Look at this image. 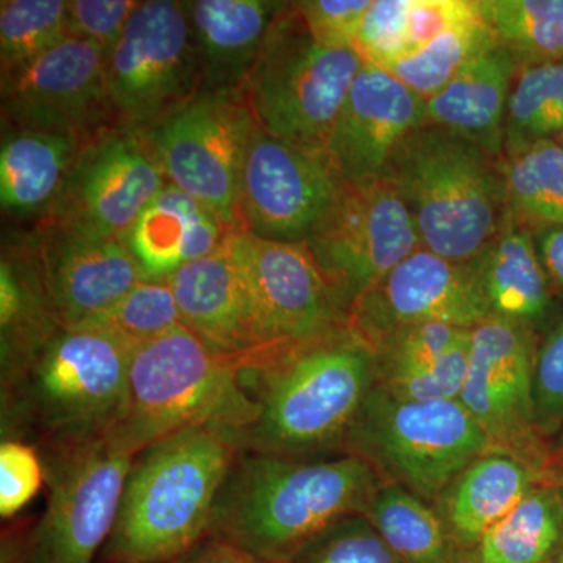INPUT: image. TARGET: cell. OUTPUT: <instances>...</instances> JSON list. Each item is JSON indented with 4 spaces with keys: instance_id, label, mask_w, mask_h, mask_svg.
<instances>
[{
    "instance_id": "42",
    "label": "cell",
    "mask_w": 563,
    "mask_h": 563,
    "mask_svg": "<svg viewBox=\"0 0 563 563\" xmlns=\"http://www.w3.org/2000/svg\"><path fill=\"white\" fill-rule=\"evenodd\" d=\"M46 483L38 446L21 440L0 443V515L16 517Z\"/></svg>"
},
{
    "instance_id": "21",
    "label": "cell",
    "mask_w": 563,
    "mask_h": 563,
    "mask_svg": "<svg viewBox=\"0 0 563 563\" xmlns=\"http://www.w3.org/2000/svg\"><path fill=\"white\" fill-rule=\"evenodd\" d=\"M180 324L225 354L265 351L254 301L229 235L217 251L169 277Z\"/></svg>"
},
{
    "instance_id": "9",
    "label": "cell",
    "mask_w": 563,
    "mask_h": 563,
    "mask_svg": "<svg viewBox=\"0 0 563 563\" xmlns=\"http://www.w3.org/2000/svg\"><path fill=\"white\" fill-rule=\"evenodd\" d=\"M114 124L146 131L203 91L187 2H140L106 58Z\"/></svg>"
},
{
    "instance_id": "45",
    "label": "cell",
    "mask_w": 563,
    "mask_h": 563,
    "mask_svg": "<svg viewBox=\"0 0 563 563\" xmlns=\"http://www.w3.org/2000/svg\"><path fill=\"white\" fill-rule=\"evenodd\" d=\"M476 14L474 0H412L409 14L410 55L422 49L440 33Z\"/></svg>"
},
{
    "instance_id": "48",
    "label": "cell",
    "mask_w": 563,
    "mask_h": 563,
    "mask_svg": "<svg viewBox=\"0 0 563 563\" xmlns=\"http://www.w3.org/2000/svg\"><path fill=\"white\" fill-rule=\"evenodd\" d=\"M25 525H14L2 533L0 563H25L24 553Z\"/></svg>"
},
{
    "instance_id": "27",
    "label": "cell",
    "mask_w": 563,
    "mask_h": 563,
    "mask_svg": "<svg viewBox=\"0 0 563 563\" xmlns=\"http://www.w3.org/2000/svg\"><path fill=\"white\" fill-rule=\"evenodd\" d=\"M84 141L57 132L10 131L0 151V201L3 210H51Z\"/></svg>"
},
{
    "instance_id": "49",
    "label": "cell",
    "mask_w": 563,
    "mask_h": 563,
    "mask_svg": "<svg viewBox=\"0 0 563 563\" xmlns=\"http://www.w3.org/2000/svg\"><path fill=\"white\" fill-rule=\"evenodd\" d=\"M563 132V96L543 114L532 133V143L543 139H554Z\"/></svg>"
},
{
    "instance_id": "23",
    "label": "cell",
    "mask_w": 563,
    "mask_h": 563,
    "mask_svg": "<svg viewBox=\"0 0 563 563\" xmlns=\"http://www.w3.org/2000/svg\"><path fill=\"white\" fill-rule=\"evenodd\" d=\"M518 70L512 52L498 41L426 101L424 124L446 129L503 158L507 103Z\"/></svg>"
},
{
    "instance_id": "12",
    "label": "cell",
    "mask_w": 563,
    "mask_h": 563,
    "mask_svg": "<svg viewBox=\"0 0 563 563\" xmlns=\"http://www.w3.org/2000/svg\"><path fill=\"white\" fill-rule=\"evenodd\" d=\"M303 244L347 313L421 247L412 214L387 177L344 181Z\"/></svg>"
},
{
    "instance_id": "35",
    "label": "cell",
    "mask_w": 563,
    "mask_h": 563,
    "mask_svg": "<svg viewBox=\"0 0 563 563\" xmlns=\"http://www.w3.org/2000/svg\"><path fill=\"white\" fill-rule=\"evenodd\" d=\"M84 325L106 332L133 352L180 325V314L169 280H143L111 309Z\"/></svg>"
},
{
    "instance_id": "14",
    "label": "cell",
    "mask_w": 563,
    "mask_h": 563,
    "mask_svg": "<svg viewBox=\"0 0 563 563\" xmlns=\"http://www.w3.org/2000/svg\"><path fill=\"white\" fill-rule=\"evenodd\" d=\"M229 243L246 277L265 351L301 346L350 328V313L306 244L246 231L229 233Z\"/></svg>"
},
{
    "instance_id": "5",
    "label": "cell",
    "mask_w": 563,
    "mask_h": 563,
    "mask_svg": "<svg viewBox=\"0 0 563 563\" xmlns=\"http://www.w3.org/2000/svg\"><path fill=\"white\" fill-rule=\"evenodd\" d=\"M384 177L412 214L421 247L446 261H474L506 224L503 158L446 129L407 133Z\"/></svg>"
},
{
    "instance_id": "22",
    "label": "cell",
    "mask_w": 563,
    "mask_h": 563,
    "mask_svg": "<svg viewBox=\"0 0 563 563\" xmlns=\"http://www.w3.org/2000/svg\"><path fill=\"white\" fill-rule=\"evenodd\" d=\"M553 479L561 477L517 455L490 451L455 476L433 507L459 554L479 542L533 487Z\"/></svg>"
},
{
    "instance_id": "2",
    "label": "cell",
    "mask_w": 563,
    "mask_h": 563,
    "mask_svg": "<svg viewBox=\"0 0 563 563\" xmlns=\"http://www.w3.org/2000/svg\"><path fill=\"white\" fill-rule=\"evenodd\" d=\"M383 481L342 454L288 459L236 453L211 514L209 536L258 561H290L322 529L365 514Z\"/></svg>"
},
{
    "instance_id": "40",
    "label": "cell",
    "mask_w": 563,
    "mask_h": 563,
    "mask_svg": "<svg viewBox=\"0 0 563 563\" xmlns=\"http://www.w3.org/2000/svg\"><path fill=\"white\" fill-rule=\"evenodd\" d=\"M410 5L412 0H373L355 41L363 62L387 69L409 57Z\"/></svg>"
},
{
    "instance_id": "13",
    "label": "cell",
    "mask_w": 563,
    "mask_h": 563,
    "mask_svg": "<svg viewBox=\"0 0 563 563\" xmlns=\"http://www.w3.org/2000/svg\"><path fill=\"white\" fill-rule=\"evenodd\" d=\"M537 347L531 325L496 317L477 324L470 333L468 368L459 401L483 428L493 451L554 472L550 446L536 426Z\"/></svg>"
},
{
    "instance_id": "37",
    "label": "cell",
    "mask_w": 563,
    "mask_h": 563,
    "mask_svg": "<svg viewBox=\"0 0 563 563\" xmlns=\"http://www.w3.org/2000/svg\"><path fill=\"white\" fill-rule=\"evenodd\" d=\"M470 332L472 329L446 322H420L396 329L369 346L376 363V377L431 365L466 342Z\"/></svg>"
},
{
    "instance_id": "3",
    "label": "cell",
    "mask_w": 563,
    "mask_h": 563,
    "mask_svg": "<svg viewBox=\"0 0 563 563\" xmlns=\"http://www.w3.org/2000/svg\"><path fill=\"white\" fill-rule=\"evenodd\" d=\"M132 352L95 328H60L0 385L2 440L73 446L107 439L128 410Z\"/></svg>"
},
{
    "instance_id": "16",
    "label": "cell",
    "mask_w": 563,
    "mask_h": 563,
    "mask_svg": "<svg viewBox=\"0 0 563 563\" xmlns=\"http://www.w3.org/2000/svg\"><path fill=\"white\" fill-rule=\"evenodd\" d=\"M343 184L328 155L292 146L255 125L240 177V231L303 243Z\"/></svg>"
},
{
    "instance_id": "51",
    "label": "cell",
    "mask_w": 563,
    "mask_h": 563,
    "mask_svg": "<svg viewBox=\"0 0 563 563\" xmlns=\"http://www.w3.org/2000/svg\"><path fill=\"white\" fill-rule=\"evenodd\" d=\"M551 563H563V544H562L561 550H559V553L555 554L553 562H551Z\"/></svg>"
},
{
    "instance_id": "41",
    "label": "cell",
    "mask_w": 563,
    "mask_h": 563,
    "mask_svg": "<svg viewBox=\"0 0 563 563\" xmlns=\"http://www.w3.org/2000/svg\"><path fill=\"white\" fill-rule=\"evenodd\" d=\"M533 407L540 437L554 439L563 428V318L537 347Z\"/></svg>"
},
{
    "instance_id": "47",
    "label": "cell",
    "mask_w": 563,
    "mask_h": 563,
    "mask_svg": "<svg viewBox=\"0 0 563 563\" xmlns=\"http://www.w3.org/2000/svg\"><path fill=\"white\" fill-rule=\"evenodd\" d=\"M252 561L254 559L236 550L232 544L207 536L172 563H252Z\"/></svg>"
},
{
    "instance_id": "10",
    "label": "cell",
    "mask_w": 563,
    "mask_h": 563,
    "mask_svg": "<svg viewBox=\"0 0 563 563\" xmlns=\"http://www.w3.org/2000/svg\"><path fill=\"white\" fill-rule=\"evenodd\" d=\"M46 509L24 533L25 563H92L117 521L133 457L107 439L38 448Z\"/></svg>"
},
{
    "instance_id": "43",
    "label": "cell",
    "mask_w": 563,
    "mask_h": 563,
    "mask_svg": "<svg viewBox=\"0 0 563 563\" xmlns=\"http://www.w3.org/2000/svg\"><path fill=\"white\" fill-rule=\"evenodd\" d=\"M140 2L73 0L68 2V36L85 40L109 57Z\"/></svg>"
},
{
    "instance_id": "7",
    "label": "cell",
    "mask_w": 563,
    "mask_h": 563,
    "mask_svg": "<svg viewBox=\"0 0 563 563\" xmlns=\"http://www.w3.org/2000/svg\"><path fill=\"white\" fill-rule=\"evenodd\" d=\"M490 451V440L461 401H402L376 385L343 440V454L432 506L455 476Z\"/></svg>"
},
{
    "instance_id": "29",
    "label": "cell",
    "mask_w": 563,
    "mask_h": 563,
    "mask_svg": "<svg viewBox=\"0 0 563 563\" xmlns=\"http://www.w3.org/2000/svg\"><path fill=\"white\" fill-rule=\"evenodd\" d=\"M38 265L3 257L0 265V384H9L60 329Z\"/></svg>"
},
{
    "instance_id": "24",
    "label": "cell",
    "mask_w": 563,
    "mask_h": 563,
    "mask_svg": "<svg viewBox=\"0 0 563 563\" xmlns=\"http://www.w3.org/2000/svg\"><path fill=\"white\" fill-rule=\"evenodd\" d=\"M231 232L213 211L168 184L140 214L125 244L144 279L168 280L217 251Z\"/></svg>"
},
{
    "instance_id": "28",
    "label": "cell",
    "mask_w": 563,
    "mask_h": 563,
    "mask_svg": "<svg viewBox=\"0 0 563 563\" xmlns=\"http://www.w3.org/2000/svg\"><path fill=\"white\" fill-rule=\"evenodd\" d=\"M563 544V481L533 487L459 563H551Z\"/></svg>"
},
{
    "instance_id": "11",
    "label": "cell",
    "mask_w": 563,
    "mask_h": 563,
    "mask_svg": "<svg viewBox=\"0 0 563 563\" xmlns=\"http://www.w3.org/2000/svg\"><path fill=\"white\" fill-rule=\"evenodd\" d=\"M255 125L242 90H203L141 133L169 185L240 231V177Z\"/></svg>"
},
{
    "instance_id": "17",
    "label": "cell",
    "mask_w": 563,
    "mask_h": 563,
    "mask_svg": "<svg viewBox=\"0 0 563 563\" xmlns=\"http://www.w3.org/2000/svg\"><path fill=\"white\" fill-rule=\"evenodd\" d=\"M3 121L11 131L66 133L81 141L114 124L106 55L66 36L31 65L2 77Z\"/></svg>"
},
{
    "instance_id": "46",
    "label": "cell",
    "mask_w": 563,
    "mask_h": 563,
    "mask_svg": "<svg viewBox=\"0 0 563 563\" xmlns=\"http://www.w3.org/2000/svg\"><path fill=\"white\" fill-rule=\"evenodd\" d=\"M533 242L551 287L563 291V225L533 233Z\"/></svg>"
},
{
    "instance_id": "33",
    "label": "cell",
    "mask_w": 563,
    "mask_h": 563,
    "mask_svg": "<svg viewBox=\"0 0 563 563\" xmlns=\"http://www.w3.org/2000/svg\"><path fill=\"white\" fill-rule=\"evenodd\" d=\"M498 43L490 25L476 16L440 33L422 49L388 66V73L428 101L470 60Z\"/></svg>"
},
{
    "instance_id": "44",
    "label": "cell",
    "mask_w": 563,
    "mask_h": 563,
    "mask_svg": "<svg viewBox=\"0 0 563 563\" xmlns=\"http://www.w3.org/2000/svg\"><path fill=\"white\" fill-rule=\"evenodd\" d=\"M373 0H306L296 2L307 27L325 46L355 49L358 31Z\"/></svg>"
},
{
    "instance_id": "32",
    "label": "cell",
    "mask_w": 563,
    "mask_h": 563,
    "mask_svg": "<svg viewBox=\"0 0 563 563\" xmlns=\"http://www.w3.org/2000/svg\"><path fill=\"white\" fill-rule=\"evenodd\" d=\"M496 38L523 66L563 62V0H474Z\"/></svg>"
},
{
    "instance_id": "6",
    "label": "cell",
    "mask_w": 563,
    "mask_h": 563,
    "mask_svg": "<svg viewBox=\"0 0 563 563\" xmlns=\"http://www.w3.org/2000/svg\"><path fill=\"white\" fill-rule=\"evenodd\" d=\"M362 66L357 51L320 43L298 5L285 3L240 90L263 132L325 154Z\"/></svg>"
},
{
    "instance_id": "34",
    "label": "cell",
    "mask_w": 563,
    "mask_h": 563,
    "mask_svg": "<svg viewBox=\"0 0 563 563\" xmlns=\"http://www.w3.org/2000/svg\"><path fill=\"white\" fill-rule=\"evenodd\" d=\"M68 36V2L2 0L0 55L2 77L31 65Z\"/></svg>"
},
{
    "instance_id": "53",
    "label": "cell",
    "mask_w": 563,
    "mask_h": 563,
    "mask_svg": "<svg viewBox=\"0 0 563 563\" xmlns=\"http://www.w3.org/2000/svg\"><path fill=\"white\" fill-rule=\"evenodd\" d=\"M561 135H562V144H563V132L561 133Z\"/></svg>"
},
{
    "instance_id": "26",
    "label": "cell",
    "mask_w": 563,
    "mask_h": 563,
    "mask_svg": "<svg viewBox=\"0 0 563 563\" xmlns=\"http://www.w3.org/2000/svg\"><path fill=\"white\" fill-rule=\"evenodd\" d=\"M470 263L492 317L536 329L550 313L551 284L528 229L507 220L495 240Z\"/></svg>"
},
{
    "instance_id": "31",
    "label": "cell",
    "mask_w": 563,
    "mask_h": 563,
    "mask_svg": "<svg viewBox=\"0 0 563 563\" xmlns=\"http://www.w3.org/2000/svg\"><path fill=\"white\" fill-rule=\"evenodd\" d=\"M402 563H459L435 507L396 484H380L363 514Z\"/></svg>"
},
{
    "instance_id": "36",
    "label": "cell",
    "mask_w": 563,
    "mask_h": 563,
    "mask_svg": "<svg viewBox=\"0 0 563 563\" xmlns=\"http://www.w3.org/2000/svg\"><path fill=\"white\" fill-rule=\"evenodd\" d=\"M561 96L563 62L523 66L518 70L507 103L503 158L531 146L533 129Z\"/></svg>"
},
{
    "instance_id": "4",
    "label": "cell",
    "mask_w": 563,
    "mask_h": 563,
    "mask_svg": "<svg viewBox=\"0 0 563 563\" xmlns=\"http://www.w3.org/2000/svg\"><path fill=\"white\" fill-rule=\"evenodd\" d=\"M236 451L196 426L150 444L133 457L107 563H172L209 536L218 493Z\"/></svg>"
},
{
    "instance_id": "15",
    "label": "cell",
    "mask_w": 563,
    "mask_h": 563,
    "mask_svg": "<svg viewBox=\"0 0 563 563\" xmlns=\"http://www.w3.org/2000/svg\"><path fill=\"white\" fill-rule=\"evenodd\" d=\"M166 185L146 136L111 125L84 141L47 220L125 242L140 214Z\"/></svg>"
},
{
    "instance_id": "1",
    "label": "cell",
    "mask_w": 563,
    "mask_h": 563,
    "mask_svg": "<svg viewBox=\"0 0 563 563\" xmlns=\"http://www.w3.org/2000/svg\"><path fill=\"white\" fill-rule=\"evenodd\" d=\"M376 384L372 350L343 329L301 346L244 355L209 426L236 453L324 459Z\"/></svg>"
},
{
    "instance_id": "52",
    "label": "cell",
    "mask_w": 563,
    "mask_h": 563,
    "mask_svg": "<svg viewBox=\"0 0 563 563\" xmlns=\"http://www.w3.org/2000/svg\"><path fill=\"white\" fill-rule=\"evenodd\" d=\"M252 563H284V562H269V561H258V559H254Z\"/></svg>"
},
{
    "instance_id": "20",
    "label": "cell",
    "mask_w": 563,
    "mask_h": 563,
    "mask_svg": "<svg viewBox=\"0 0 563 563\" xmlns=\"http://www.w3.org/2000/svg\"><path fill=\"white\" fill-rule=\"evenodd\" d=\"M424 107L388 70L363 62L325 146L335 172L344 181L384 177L396 146L424 124Z\"/></svg>"
},
{
    "instance_id": "30",
    "label": "cell",
    "mask_w": 563,
    "mask_h": 563,
    "mask_svg": "<svg viewBox=\"0 0 563 563\" xmlns=\"http://www.w3.org/2000/svg\"><path fill=\"white\" fill-rule=\"evenodd\" d=\"M507 220L536 233L563 225V144L536 141L503 158Z\"/></svg>"
},
{
    "instance_id": "25",
    "label": "cell",
    "mask_w": 563,
    "mask_h": 563,
    "mask_svg": "<svg viewBox=\"0 0 563 563\" xmlns=\"http://www.w3.org/2000/svg\"><path fill=\"white\" fill-rule=\"evenodd\" d=\"M285 3L196 0L188 16L203 70V90H240Z\"/></svg>"
},
{
    "instance_id": "18",
    "label": "cell",
    "mask_w": 563,
    "mask_h": 563,
    "mask_svg": "<svg viewBox=\"0 0 563 563\" xmlns=\"http://www.w3.org/2000/svg\"><path fill=\"white\" fill-rule=\"evenodd\" d=\"M490 317L472 263L420 247L351 307L350 329L369 347L404 325L446 322L473 329Z\"/></svg>"
},
{
    "instance_id": "39",
    "label": "cell",
    "mask_w": 563,
    "mask_h": 563,
    "mask_svg": "<svg viewBox=\"0 0 563 563\" xmlns=\"http://www.w3.org/2000/svg\"><path fill=\"white\" fill-rule=\"evenodd\" d=\"M468 347L470 339L431 365L384 374L374 385L402 401H459L468 368Z\"/></svg>"
},
{
    "instance_id": "8",
    "label": "cell",
    "mask_w": 563,
    "mask_h": 563,
    "mask_svg": "<svg viewBox=\"0 0 563 563\" xmlns=\"http://www.w3.org/2000/svg\"><path fill=\"white\" fill-rule=\"evenodd\" d=\"M240 358L214 350L181 324L133 351L128 410L111 443L135 457L174 433L210 426L228 399Z\"/></svg>"
},
{
    "instance_id": "38",
    "label": "cell",
    "mask_w": 563,
    "mask_h": 563,
    "mask_svg": "<svg viewBox=\"0 0 563 563\" xmlns=\"http://www.w3.org/2000/svg\"><path fill=\"white\" fill-rule=\"evenodd\" d=\"M287 563H402L363 514L340 518Z\"/></svg>"
},
{
    "instance_id": "19",
    "label": "cell",
    "mask_w": 563,
    "mask_h": 563,
    "mask_svg": "<svg viewBox=\"0 0 563 563\" xmlns=\"http://www.w3.org/2000/svg\"><path fill=\"white\" fill-rule=\"evenodd\" d=\"M35 261L62 328L87 324L146 280L125 242L60 221L44 224Z\"/></svg>"
},
{
    "instance_id": "50",
    "label": "cell",
    "mask_w": 563,
    "mask_h": 563,
    "mask_svg": "<svg viewBox=\"0 0 563 563\" xmlns=\"http://www.w3.org/2000/svg\"><path fill=\"white\" fill-rule=\"evenodd\" d=\"M550 453L554 472L563 481V428L561 432L554 437V442L550 446Z\"/></svg>"
}]
</instances>
